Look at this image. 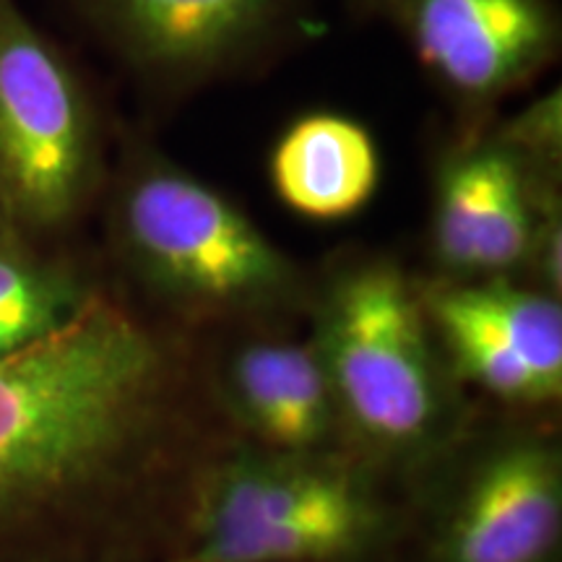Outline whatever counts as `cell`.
Returning <instances> with one entry per match:
<instances>
[{
	"mask_svg": "<svg viewBox=\"0 0 562 562\" xmlns=\"http://www.w3.org/2000/svg\"><path fill=\"white\" fill-rule=\"evenodd\" d=\"M235 438L175 336L94 292L0 357V562H151L193 476Z\"/></svg>",
	"mask_w": 562,
	"mask_h": 562,
	"instance_id": "1",
	"label": "cell"
},
{
	"mask_svg": "<svg viewBox=\"0 0 562 562\" xmlns=\"http://www.w3.org/2000/svg\"><path fill=\"white\" fill-rule=\"evenodd\" d=\"M381 467L355 451L224 442L193 476L159 562H368L404 529Z\"/></svg>",
	"mask_w": 562,
	"mask_h": 562,
	"instance_id": "2",
	"label": "cell"
},
{
	"mask_svg": "<svg viewBox=\"0 0 562 562\" xmlns=\"http://www.w3.org/2000/svg\"><path fill=\"white\" fill-rule=\"evenodd\" d=\"M313 311L349 451L389 474L427 472L463 435V404L417 286L362 258L328 277Z\"/></svg>",
	"mask_w": 562,
	"mask_h": 562,
	"instance_id": "3",
	"label": "cell"
},
{
	"mask_svg": "<svg viewBox=\"0 0 562 562\" xmlns=\"http://www.w3.org/2000/svg\"><path fill=\"white\" fill-rule=\"evenodd\" d=\"M112 240L140 290L182 321H263L305 297L297 266L243 209L159 157L125 175Z\"/></svg>",
	"mask_w": 562,
	"mask_h": 562,
	"instance_id": "4",
	"label": "cell"
},
{
	"mask_svg": "<svg viewBox=\"0 0 562 562\" xmlns=\"http://www.w3.org/2000/svg\"><path fill=\"white\" fill-rule=\"evenodd\" d=\"M435 463L427 562H558L562 451L550 430L505 425L472 440L461 435Z\"/></svg>",
	"mask_w": 562,
	"mask_h": 562,
	"instance_id": "5",
	"label": "cell"
},
{
	"mask_svg": "<svg viewBox=\"0 0 562 562\" xmlns=\"http://www.w3.org/2000/svg\"><path fill=\"white\" fill-rule=\"evenodd\" d=\"M100 172L89 102L66 60L0 0V188L19 229L68 224Z\"/></svg>",
	"mask_w": 562,
	"mask_h": 562,
	"instance_id": "6",
	"label": "cell"
},
{
	"mask_svg": "<svg viewBox=\"0 0 562 562\" xmlns=\"http://www.w3.org/2000/svg\"><path fill=\"white\" fill-rule=\"evenodd\" d=\"M453 375L508 406H544L562 393L558 297L508 277L417 286Z\"/></svg>",
	"mask_w": 562,
	"mask_h": 562,
	"instance_id": "7",
	"label": "cell"
},
{
	"mask_svg": "<svg viewBox=\"0 0 562 562\" xmlns=\"http://www.w3.org/2000/svg\"><path fill=\"white\" fill-rule=\"evenodd\" d=\"M422 66L463 102L518 89L554 58L560 19L550 0H372Z\"/></svg>",
	"mask_w": 562,
	"mask_h": 562,
	"instance_id": "8",
	"label": "cell"
},
{
	"mask_svg": "<svg viewBox=\"0 0 562 562\" xmlns=\"http://www.w3.org/2000/svg\"><path fill=\"white\" fill-rule=\"evenodd\" d=\"M211 393L237 438L271 451H349L315 344L250 336L206 370Z\"/></svg>",
	"mask_w": 562,
	"mask_h": 562,
	"instance_id": "9",
	"label": "cell"
},
{
	"mask_svg": "<svg viewBox=\"0 0 562 562\" xmlns=\"http://www.w3.org/2000/svg\"><path fill=\"white\" fill-rule=\"evenodd\" d=\"M110 45L154 79L195 81L248 58L281 26L286 0H79Z\"/></svg>",
	"mask_w": 562,
	"mask_h": 562,
	"instance_id": "10",
	"label": "cell"
},
{
	"mask_svg": "<svg viewBox=\"0 0 562 562\" xmlns=\"http://www.w3.org/2000/svg\"><path fill=\"white\" fill-rule=\"evenodd\" d=\"M375 140L341 115H307L279 138L271 157L277 195L311 220H341L370 201L378 186Z\"/></svg>",
	"mask_w": 562,
	"mask_h": 562,
	"instance_id": "11",
	"label": "cell"
},
{
	"mask_svg": "<svg viewBox=\"0 0 562 562\" xmlns=\"http://www.w3.org/2000/svg\"><path fill=\"white\" fill-rule=\"evenodd\" d=\"M516 157L495 136L463 144L440 161L432 199V256L442 279H476L492 209Z\"/></svg>",
	"mask_w": 562,
	"mask_h": 562,
	"instance_id": "12",
	"label": "cell"
},
{
	"mask_svg": "<svg viewBox=\"0 0 562 562\" xmlns=\"http://www.w3.org/2000/svg\"><path fill=\"white\" fill-rule=\"evenodd\" d=\"M97 290L76 266L42 256L11 235L0 240V357L45 339L76 318Z\"/></svg>",
	"mask_w": 562,
	"mask_h": 562,
	"instance_id": "13",
	"label": "cell"
},
{
	"mask_svg": "<svg viewBox=\"0 0 562 562\" xmlns=\"http://www.w3.org/2000/svg\"><path fill=\"white\" fill-rule=\"evenodd\" d=\"M497 140L524 167L539 172L560 175L562 161V104L560 89L547 91L533 100L508 125L497 131Z\"/></svg>",
	"mask_w": 562,
	"mask_h": 562,
	"instance_id": "14",
	"label": "cell"
},
{
	"mask_svg": "<svg viewBox=\"0 0 562 562\" xmlns=\"http://www.w3.org/2000/svg\"><path fill=\"white\" fill-rule=\"evenodd\" d=\"M19 232L21 229L16 227V220H13L9 201H5V195H3V188H0V240H3V237L19 235Z\"/></svg>",
	"mask_w": 562,
	"mask_h": 562,
	"instance_id": "15",
	"label": "cell"
}]
</instances>
